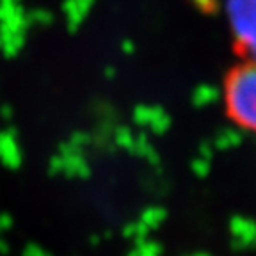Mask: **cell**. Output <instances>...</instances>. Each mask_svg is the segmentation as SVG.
<instances>
[{"label": "cell", "instance_id": "obj_1", "mask_svg": "<svg viewBox=\"0 0 256 256\" xmlns=\"http://www.w3.org/2000/svg\"><path fill=\"white\" fill-rule=\"evenodd\" d=\"M224 114L256 137V60L240 59L228 70L222 82Z\"/></svg>", "mask_w": 256, "mask_h": 256}, {"label": "cell", "instance_id": "obj_2", "mask_svg": "<svg viewBox=\"0 0 256 256\" xmlns=\"http://www.w3.org/2000/svg\"><path fill=\"white\" fill-rule=\"evenodd\" d=\"M226 16L240 59L256 60V0H226Z\"/></svg>", "mask_w": 256, "mask_h": 256}]
</instances>
